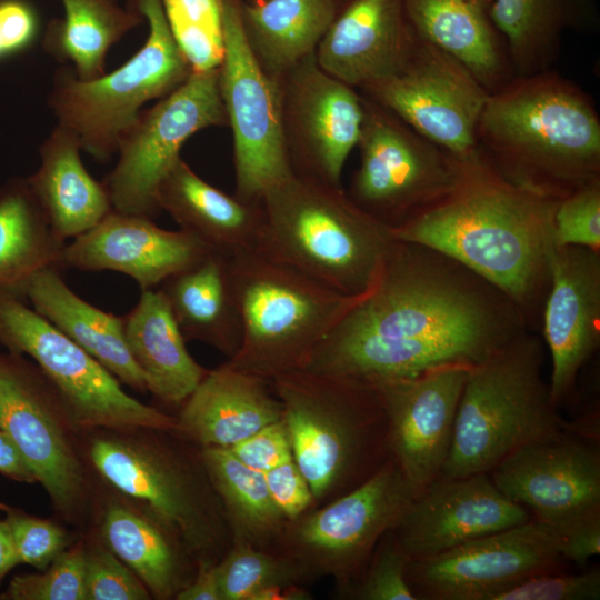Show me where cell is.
I'll return each mask as SVG.
<instances>
[{"label":"cell","instance_id":"obj_1","mask_svg":"<svg viewBox=\"0 0 600 600\" xmlns=\"http://www.w3.org/2000/svg\"><path fill=\"white\" fill-rule=\"evenodd\" d=\"M527 326L508 297L462 264L393 240L372 286L306 369L374 387L440 366L480 364Z\"/></svg>","mask_w":600,"mask_h":600},{"label":"cell","instance_id":"obj_2","mask_svg":"<svg viewBox=\"0 0 600 600\" xmlns=\"http://www.w3.org/2000/svg\"><path fill=\"white\" fill-rule=\"evenodd\" d=\"M560 200L507 180L480 150L463 161L453 190L389 231L393 240L462 264L508 297L529 323L549 288Z\"/></svg>","mask_w":600,"mask_h":600},{"label":"cell","instance_id":"obj_3","mask_svg":"<svg viewBox=\"0 0 600 600\" xmlns=\"http://www.w3.org/2000/svg\"><path fill=\"white\" fill-rule=\"evenodd\" d=\"M478 142L502 177L546 196L562 199L599 180L597 111L583 91L549 70L490 92Z\"/></svg>","mask_w":600,"mask_h":600},{"label":"cell","instance_id":"obj_4","mask_svg":"<svg viewBox=\"0 0 600 600\" xmlns=\"http://www.w3.org/2000/svg\"><path fill=\"white\" fill-rule=\"evenodd\" d=\"M86 460L114 491L137 502L182 541L196 563H218L232 546L200 448L176 431L92 429Z\"/></svg>","mask_w":600,"mask_h":600},{"label":"cell","instance_id":"obj_5","mask_svg":"<svg viewBox=\"0 0 600 600\" xmlns=\"http://www.w3.org/2000/svg\"><path fill=\"white\" fill-rule=\"evenodd\" d=\"M270 383L314 508L361 486L392 458L376 387L307 369Z\"/></svg>","mask_w":600,"mask_h":600},{"label":"cell","instance_id":"obj_6","mask_svg":"<svg viewBox=\"0 0 600 600\" xmlns=\"http://www.w3.org/2000/svg\"><path fill=\"white\" fill-rule=\"evenodd\" d=\"M260 204L259 250L344 296L369 290L393 242L339 186L301 173L269 189Z\"/></svg>","mask_w":600,"mask_h":600},{"label":"cell","instance_id":"obj_7","mask_svg":"<svg viewBox=\"0 0 600 600\" xmlns=\"http://www.w3.org/2000/svg\"><path fill=\"white\" fill-rule=\"evenodd\" d=\"M543 361V343L526 330L469 369L438 478L489 473L518 449L573 428L551 403Z\"/></svg>","mask_w":600,"mask_h":600},{"label":"cell","instance_id":"obj_8","mask_svg":"<svg viewBox=\"0 0 600 600\" xmlns=\"http://www.w3.org/2000/svg\"><path fill=\"white\" fill-rule=\"evenodd\" d=\"M228 261L242 340L227 362L269 381L306 369L318 346L360 297L339 293L259 249Z\"/></svg>","mask_w":600,"mask_h":600},{"label":"cell","instance_id":"obj_9","mask_svg":"<svg viewBox=\"0 0 600 600\" xmlns=\"http://www.w3.org/2000/svg\"><path fill=\"white\" fill-rule=\"evenodd\" d=\"M148 21L143 46L110 73L81 80L68 66L57 71L49 107L81 149L99 161L117 153L146 102L172 92L192 73L169 28L162 0H131Z\"/></svg>","mask_w":600,"mask_h":600},{"label":"cell","instance_id":"obj_10","mask_svg":"<svg viewBox=\"0 0 600 600\" xmlns=\"http://www.w3.org/2000/svg\"><path fill=\"white\" fill-rule=\"evenodd\" d=\"M414 496L391 458L361 486L289 520L272 551L294 567L306 586L332 578L337 596L342 598Z\"/></svg>","mask_w":600,"mask_h":600},{"label":"cell","instance_id":"obj_11","mask_svg":"<svg viewBox=\"0 0 600 600\" xmlns=\"http://www.w3.org/2000/svg\"><path fill=\"white\" fill-rule=\"evenodd\" d=\"M0 344L29 356L59 393L78 429L150 428L178 431L177 418L129 396L121 382L86 350L0 289Z\"/></svg>","mask_w":600,"mask_h":600},{"label":"cell","instance_id":"obj_12","mask_svg":"<svg viewBox=\"0 0 600 600\" xmlns=\"http://www.w3.org/2000/svg\"><path fill=\"white\" fill-rule=\"evenodd\" d=\"M223 57L219 88L233 134L236 196L260 203L296 171L283 112V90L256 57L244 33L241 0H221Z\"/></svg>","mask_w":600,"mask_h":600},{"label":"cell","instance_id":"obj_13","mask_svg":"<svg viewBox=\"0 0 600 600\" xmlns=\"http://www.w3.org/2000/svg\"><path fill=\"white\" fill-rule=\"evenodd\" d=\"M0 429L18 446L56 510L80 522L91 500L76 437L80 429L39 367L9 351H0Z\"/></svg>","mask_w":600,"mask_h":600},{"label":"cell","instance_id":"obj_14","mask_svg":"<svg viewBox=\"0 0 600 600\" xmlns=\"http://www.w3.org/2000/svg\"><path fill=\"white\" fill-rule=\"evenodd\" d=\"M360 164L350 198L387 226L397 227L447 196L463 161L421 137L394 114L364 103Z\"/></svg>","mask_w":600,"mask_h":600},{"label":"cell","instance_id":"obj_15","mask_svg":"<svg viewBox=\"0 0 600 600\" xmlns=\"http://www.w3.org/2000/svg\"><path fill=\"white\" fill-rule=\"evenodd\" d=\"M227 123L219 88V68L192 72L172 92L142 110L122 137L118 161L103 180L112 209L156 217L161 181L181 158L196 132Z\"/></svg>","mask_w":600,"mask_h":600},{"label":"cell","instance_id":"obj_16","mask_svg":"<svg viewBox=\"0 0 600 600\" xmlns=\"http://www.w3.org/2000/svg\"><path fill=\"white\" fill-rule=\"evenodd\" d=\"M367 90L458 160L480 153L478 126L490 92L459 60L414 33L399 67Z\"/></svg>","mask_w":600,"mask_h":600},{"label":"cell","instance_id":"obj_17","mask_svg":"<svg viewBox=\"0 0 600 600\" xmlns=\"http://www.w3.org/2000/svg\"><path fill=\"white\" fill-rule=\"evenodd\" d=\"M553 538L534 520L412 559L408 582L417 600H493L540 573L562 570Z\"/></svg>","mask_w":600,"mask_h":600},{"label":"cell","instance_id":"obj_18","mask_svg":"<svg viewBox=\"0 0 600 600\" xmlns=\"http://www.w3.org/2000/svg\"><path fill=\"white\" fill-rule=\"evenodd\" d=\"M599 440L572 429L522 447L490 472L499 490L554 531L600 513Z\"/></svg>","mask_w":600,"mask_h":600},{"label":"cell","instance_id":"obj_19","mask_svg":"<svg viewBox=\"0 0 600 600\" xmlns=\"http://www.w3.org/2000/svg\"><path fill=\"white\" fill-rule=\"evenodd\" d=\"M447 364L374 386L388 421L391 457L416 496L441 473L469 369Z\"/></svg>","mask_w":600,"mask_h":600},{"label":"cell","instance_id":"obj_20","mask_svg":"<svg viewBox=\"0 0 600 600\" xmlns=\"http://www.w3.org/2000/svg\"><path fill=\"white\" fill-rule=\"evenodd\" d=\"M542 332L552 362L550 400L559 410L574 402L578 374L600 344V251L553 248Z\"/></svg>","mask_w":600,"mask_h":600},{"label":"cell","instance_id":"obj_21","mask_svg":"<svg viewBox=\"0 0 600 600\" xmlns=\"http://www.w3.org/2000/svg\"><path fill=\"white\" fill-rule=\"evenodd\" d=\"M530 520L529 511L506 497L489 473H477L437 478L414 496L392 531L412 560Z\"/></svg>","mask_w":600,"mask_h":600},{"label":"cell","instance_id":"obj_22","mask_svg":"<svg viewBox=\"0 0 600 600\" xmlns=\"http://www.w3.org/2000/svg\"><path fill=\"white\" fill-rule=\"evenodd\" d=\"M283 91L286 126L297 137L301 173L340 187L344 163L358 146L364 120V101L322 70L314 53L291 70Z\"/></svg>","mask_w":600,"mask_h":600},{"label":"cell","instance_id":"obj_23","mask_svg":"<svg viewBox=\"0 0 600 600\" xmlns=\"http://www.w3.org/2000/svg\"><path fill=\"white\" fill-rule=\"evenodd\" d=\"M211 252L182 229L166 230L152 218L112 209L93 228L64 244L60 267L117 271L131 277L142 291L154 289Z\"/></svg>","mask_w":600,"mask_h":600},{"label":"cell","instance_id":"obj_24","mask_svg":"<svg viewBox=\"0 0 600 600\" xmlns=\"http://www.w3.org/2000/svg\"><path fill=\"white\" fill-rule=\"evenodd\" d=\"M402 0H352L319 42V67L350 87L369 88L391 74L412 41Z\"/></svg>","mask_w":600,"mask_h":600},{"label":"cell","instance_id":"obj_25","mask_svg":"<svg viewBox=\"0 0 600 600\" xmlns=\"http://www.w3.org/2000/svg\"><path fill=\"white\" fill-rule=\"evenodd\" d=\"M181 406L177 433L199 448H230L282 418L270 381L227 361L208 370Z\"/></svg>","mask_w":600,"mask_h":600},{"label":"cell","instance_id":"obj_26","mask_svg":"<svg viewBox=\"0 0 600 600\" xmlns=\"http://www.w3.org/2000/svg\"><path fill=\"white\" fill-rule=\"evenodd\" d=\"M102 542L143 582L152 598L174 599L197 563L179 537L137 502L109 496L100 517Z\"/></svg>","mask_w":600,"mask_h":600},{"label":"cell","instance_id":"obj_27","mask_svg":"<svg viewBox=\"0 0 600 600\" xmlns=\"http://www.w3.org/2000/svg\"><path fill=\"white\" fill-rule=\"evenodd\" d=\"M158 203L180 229L227 258L260 249L261 204L246 202L213 187L182 158L161 181Z\"/></svg>","mask_w":600,"mask_h":600},{"label":"cell","instance_id":"obj_28","mask_svg":"<svg viewBox=\"0 0 600 600\" xmlns=\"http://www.w3.org/2000/svg\"><path fill=\"white\" fill-rule=\"evenodd\" d=\"M46 267L11 293L29 300L32 308L74 341L121 383L148 391L147 379L127 346L123 319L106 312L74 293L60 274Z\"/></svg>","mask_w":600,"mask_h":600},{"label":"cell","instance_id":"obj_29","mask_svg":"<svg viewBox=\"0 0 600 600\" xmlns=\"http://www.w3.org/2000/svg\"><path fill=\"white\" fill-rule=\"evenodd\" d=\"M81 143L58 124L40 147V164L27 178L54 233L63 241L98 224L111 210L103 182L97 181L81 161Z\"/></svg>","mask_w":600,"mask_h":600},{"label":"cell","instance_id":"obj_30","mask_svg":"<svg viewBox=\"0 0 600 600\" xmlns=\"http://www.w3.org/2000/svg\"><path fill=\"white\" fill-rule=\"evenodd\" d=\"M166 297L186 341H201L231 359L242 340V321L228 258L211 252L166 279Z\"/></svg>","mask_w":600,"mask_h":600},{"label":"cell","instance_id":"obj_31","mask_svg":"<svg viewBox=\"0 0 600 600\" xmlns=\"http://www.w3.org/2000/svg\"><path fill=\"white\" fill-rule=\"evenodd\" d=\"M122 319L127 346L147 379L148 391L166 403L181 406L208 370L187 350L161 290H142Z\"/></svg>","mask_w":600,"mask_h":600},{"label":"cell","instance_id":"obj_32","mask_svg":"<svg viewBox=\"0 0 600 600\" xmlns=\"http://www.w3.org/2000/svg\"><path fill=\"white\" fill-rule=\"evenodd\" d=\"M407 21L421 40L459 60L489 91L506 67L490 18L493 0H402Z\"/></svg>","mask_w":600,"mask_h":600},{"label":"cell","instance_id":"obj_33","mask_svg":"<svg viewBox=\"0 0 600 600\" xmlns=\"http://www.w3.org/2000/svg\"><path fill=\"white\" fill-rule=\"evenodd\" d=\"M490 18L504 37L519 77L547 71L566 31H596V0H493Z\"/></svg>","mask_w":600,"mask_h":600},{"label":"cell","instance_id":"obj_34","mask_svg":"<svg viewBox=\"0 0 600 600\" xmlns=\"http://www.w3.org/2000/svg\"><path fill=\"white\" fill-rule=\"evenodd\" d=\"M338 13V0L241 2L247 39L267 72L280 77L314 53Z\"/></svg>","mask_w":600,"mask_h":600},{"label":"cell","instance_id":"obj_35","mask_svg":"<svg viewBox=\"0 0 600 600\" xmlns=\"http://www.w3.org/2000/svg\"><path fill=\"white\" fill-rule=\"evenodd\" d=\"M64 16L44 32L43 49L68 63L77 78L92 80L106 73L110 48L144 19L116 0H61Z\"/></svg>","mask_w":600,"mask_h":600},{"label":"cell","instance_id":"obj_36","mask_svg":"<svg viewBox=\"0 0 600 600\" xmlns=\"http://www.w3.org/2000/svg\"><path fill=\"white\" fill-rule=\"evenodd\" d=\"M219 497L232 543L272 551L289 521L273 502L264 474L240 462L228 448H200Z\"/></svg>","mask_w":600,"mask_h":600},{"label":"cell","instance_id":"obj_37","mask_svg":"<svg viewBox=\"0 0 600 600\" xmlns=\"http://www.w3.org/2000/svg\"><path fill=\"white\" fill-rule=\"evenodd\" d=\"M66 241L50 226L27 178L0 187V289L14 291L46 267H60Z\"/></svg>","mask_w":600,"mask_h":600},{"label":"cell","instance_id":"obj_38","mask_svg":"<svg viewBox=\"0 0 600 600\" xmlns=\"http://www.w3.org/2000/svg\"><path fill=\"white\" fill-rule=\"evenodd\" d=\"M162 4L192 72L218 69L223 57L221 0H162Z\"/></svg>","mask_w":600,"mask_h":600},{"label":"cell","instance_id":"obj_39","mask_svg":"<svg viewBox=\"0 0 600 600\" xmlns=\"http://www.w3.org/2000/svg\"><path fill=\"white\" fill-rule=\"evenodd\" d=\"M218 574L221 600H250L256 591L271 584H303L294 567L282 556L239 543H232L219 561Z\"/></svg>","mask_w":600,"mask_h":600},{"label":"cell","instance_id":"obj_40","mask_svg":"<svg viewBox=\"0 0 600 600\" xmlns=\"http://www.w3.org/2000/svg\"><path fill=\"white\" fill-rule=\"evenodd\" d=\"M86 542L79 541L59 553L41 573L11 579L2 599L86 600Z\"/></svg>","mask_w":600,"mask_h":600},{"label":"cell","instance_id":"obj_41","mask_svg":"<svg viewBox=\"0 0 600 600\" xmlns=\"http://www.w3.org/2000/svg\"><path fill=\"white\" fill-rule=\"evenodd\" d=\"M410 560L392 529L387 531L377 543L361 577L342 599L417 600L407 578Z\"/></svg>","mask_w":600,"mask_h":600},{"label":"cell","instance_id":"obj_42","mask_svg":"<svg viewBox=\"0 0 600 600\" xmlns=\"http://www.w3.org/2000/svg\"><path fill=\"white\" fill-rule=\"evenodd\" d=\"M86 600H148L151 594L137 574L103 542L86 544Z\"/></svg>","mask_w":600,"mask_h":600},{"label":"cell","instance_id":"obj_43","mask_svg":"<svg viewBox=\"0 0 600 600\" xmlns=\"http://www.w3.org/2000/svg\"><path fill=\"white\" fill-rule=\"evenodd\" d=\"M0 510L6 514L20 563L42 571L69 547V536L58 523L3 502Z\"/></svg>","mask_w":600,"mask_h":600},{"label":"cell","instance_id":"obj_44","mask_svg":"<svg viewBox=\"0 0 600 600\" xmlns=\"http://www.w3.org/2000/svg\"><path fill=\"white\" fill-rule=\"evenodd\" d=\"M556 247L579 246L600 251V179L562 198L554 212Z\"/></svg>","mask_w":600,"mask_h":600},{"label":"cell","instance_id":"obj_45","mask_svg":"<svg viewBox=\"0 0 600 600\" xmlns=\"http://www.w3.org/2000/svg\"><path fill=\"white\" fill-rule=\"evenodd\" d=\"M600 569L579 573L562 570L531 577L494 597L493 600H599Z\"/></svg>","mask_w":600,"mask_h":600},{"label":"cell","instance_id":"obj_46","mask_svg":"<svg viewBox=\"0 0 600 600\" xmlns=\"http://www.w3.org/2000/svg\"><path fill=\"white\" fill-rule=\"evenodd\" d=\"M228 449L244 466L261 473L292 458L291 442L282 418Z\"/></svg>","mask_w":600,"mask_h":600},{"label":"cell","instance_id":"obj_47","mask_svg":"<svg viewBox=\"0 0 600 600\" xmlns=\"http://www.w3.org/2000/svg\"><path fill=\"white\" fill-rule=\"evenodd\" d=\"M263 474L273 502L288 520L314 508L311 488L293 457Z\"/></svg>","mask_w":600,"mask_h":600},{"label":"cell","instance_id":"obj_48","mask_svg":"<svg viewBox=\"0 0 600 600\" xmlns=\"http://www.w3.org/2000/svg\"><path fill=\"white\" fill-rule=\"evenodd\" d=\"M39 34V16L26 0H0V59L30 48Z\"/></svg>","mask_w":600,"mask_h":600},{"label":"cell","instance_id":"obj_49","mask_svg":"<svg viewBox=\"0 0 600 600\" xmlns=\"http://www.w3.org/2000/svg\"><path fill=\"white\" fill-rule=\"evenodd\" d=\"M548 533L564 560L584 566L600 552V513L581 518Z\"/></svg>","mask_w":600,"mask_h":600},{"label":"cell","instance_id":"obj_50","mask_svg":"<svg viewBox=\"0 0 600 600\" xmlns=\"http://www.w3.org/2000/svg\"><path fill=\"white\" fill-rule=\"evenodd\" d=\"M218 563H198L194 577L190 583L176 596L174 599L221 600Z\"/></svg>","mask_w":600,"mask_h":600},{"label":"cell","instance_id":"obj_51","mask_svg":"<svg viewBox=\"0 0 600 600\" xmlns=\"http://www.w3.org/2000/svg\"><path fill=\"white\" fill-rule=\"evenodd\" d=\"M0 473L19 482H37L24 457L7 432L0 429Z\"/></svg>","mask_w":600,"mask_h":600},{"label":"cell","instance_id":"obj_52","mask_svg":"<svg viewBox=\"0 0 600 600\" xmlns=\"http://www.w3.org/2000/svg\"><path fill=\"white\" fill-rule=\"evenodd\" d=\"M311 592L303 584L278 583L256 591L250 600H309Z\"/></svg>","mask_w":600,"mask_h":600},{"label":"cell","instance_id":"obj_53","mask_svg":"<svg viewBox=\"0 0 600 600\" xmlns=\"http://www.w3.org/2000/svg\"><path fill=\"white\" fill-rule=\"evenodd\" d=\"M18 563L20 562L10 529L6 520L0 519V586L9 571Z\"/></svg>","mask_w":600,"mask_h":600},{"label":"cell","instance_id":"obj_54","mask_svg":"<svg viewBox=\"0 0 600 600\" xmlns=\"http://www.w3.org/2000/svg\"><path fill=\"white\" fill-rule=\"evenodd\" d=\"M252 1L256 2V1H261V0H252Z\"/></svg>","mask_w":600,"mask_h":600}]
</instances>
